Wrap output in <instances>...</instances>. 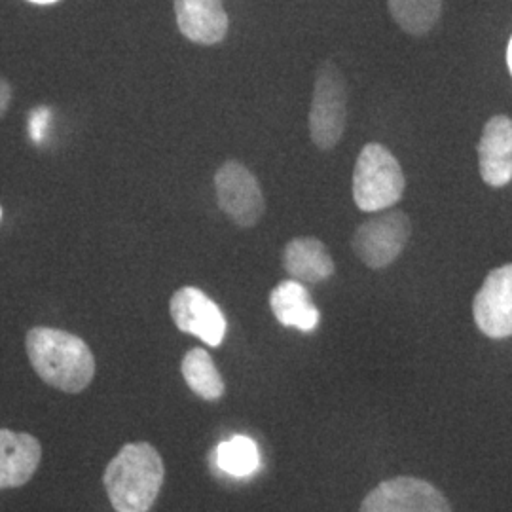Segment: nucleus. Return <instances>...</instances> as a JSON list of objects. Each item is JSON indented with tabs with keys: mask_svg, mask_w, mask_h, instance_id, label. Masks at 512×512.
<instances>
[{
	"mask_svg": "<svg viewBox=\"0 0 512 512\" xmlns=\"http://www.w3.org/2000/svg\"><path fill=\"white\" fill-rule=\"evenodd\" d=\"M27 355L38 378L65 393H80L92 384L95 359L88 344L65 330L35 327L27 332Z\"/></svg>",
	"mask_w": 512,
	"mask_h": 512,
	"instance_id": "obj_1",
	"label": "nucleus"
},
{
	"mask_svg": "<svg viewBox=\"0 0 512 512\" xmlns=\"http://www.w3.org/2000/svg\"><path fill=\"white\" fill-rule=\"evenodd\" d=\"M165 467L148 442L126 444L103 475L105 490L116 512H148L164 484Z\"/></svg>",
	"mask_w": 512,
	"mask_h": 512,
	"instance_id": "obj_2",
	"label": "nucleus"
},
{
	"mask_svg": "<svg viewBox=\"0 0 512 512\" xmlns=\"http://www.w3.org/2000/svg\"><path fill=\"white\" fill-rule=\"evenodd\" d=\"M403 167L378 143H368L353 171V200L365 213H378L401 202L404 192Z\"/></svg>",
	"mask_w": 512,
	"mask_h": 512,
	"instance_id": "obj_3",
	"label": "nucleus"
},
{
	"mask_svg": "<svg viewBox=\"0 0 512 512\" xmlns=\"http://www.w3.org/2000/svg\"><path fill=\"white\" fill-rule=\"evenodd\" d=\"M348 122V92L340 69L325 61L319 65L313 84L310 109V135L313 145L321 150L336 147Z\"/></svg>",
	"mask_w": 512,
	"mask_h": 512,
	"instance_id": "obj_4",
	"label": "nucleus"
},
{
	"mask_svg": "<svg viewBox=\"0 0 512 512\" xmlns=\"http://www.w3.org/2000/svg\"><path fill=\"white\" fill-rule=\"evenodd\" d=\"M412 236V222L408 215L395 209L363 222L351 239L357 258L372 270L391 266Z\"/></svg>",
	"mask_w": 512,
	"mask_h": 512,
	"instance_id": "obj_5",
	"label": "nucleus"
},
{
	"mask_svg": "<svg viewBox=\"0 0 512 512\" xmlns=\"http://www.w3.org/2000/svg\"><path fill=\"white\" fill-rule=\"evenodd\" d=\"M215 190L220 209L241 228H251L264 217L266 202L260 183L236 160L220 165L215 173Z\"/></svg>",
	"mask_w": 512,
	"mask_h": 512,
	"instance_id": "obj_6",
	"label": "nucleus"
},
{
	"mask_svg": "<svg viewBox=\"0 0 512 512\" xmlns=\"http://www.w3.org/2000/svg\"><path fill=\"white\" fill-rule=\"evenodd\" d=\"M361 512H452V509L433 484L399 476L385 480L366 495Z\"/></svg>",
	"mask_w": 512,
	"mask_h": 512,
	"instance_id": "obj_7",
	"label": "nucleus"
},
{
	"mask_svg": "<svg viewBox=\"0 0 512 512\" xmlns=\"http://www.w3.org/2000/svg\"><path fill=\"white\" fill-rule=\"evenodd\" d=\"M476 327L494 340L512 336V264L495 268L473 302Z\"/></svg>",
	"mask_w": 512,
	"mask_h": 512,
	"instance_id": "obj_8",
	"label": "nucleus"
},
{
	"mask_svg": "<svg viewBox=\"0 0 512 512\" xmlns=\"http://www.w3.org/2000/svg\"><path fill=\"white\" fill-rule=\"evenodd\" d=\"M177 329L198 336L211 348H219L226 336V317L219 306L196 287H183L169 304Z\"/></svg>",
	"mask_w": 512,
	"mask_h": 512,
	"instance_id": "obj_9",
	"label": "nucleus"
},
{
	"mask_svg": "<svg viewBox=\"0 0 512 512\" xmlns=\"http://www.w3.org/2000/svg\"><path fill=\"white\" fill-rule=\"evenodd\" d=\"M482 181L501 188L512 181V120L505 114L490 118L478 143Z\"/></svg>",
	"mask_w": 512,
	"mask_h": 512,
	"instance_id": "obj_10",
	"label": "nucleus"
},
{
	"mask_svg": "<svg viewBox=\"0 0 512 512\" xmlns=\"http://www.w3.org/2000/svg\"><path fill=\"white\" fill-rule=\"evenodd\" d=\"M177 27L184 38L202 46L220 44L230 29L222 0H175Z\"/></svg>",
	"mask_w": 512,
	"mask_h": 512,
	"instance_id": "obj_11",
	"label": "nucleus"
},
{
	"mask_svg": "<svg viewBox=\"0 0 512 512\" xmlns=\"http://www.w3.org/2000/svg\"><path fill=\"white\" fill-rule=\"evenodd\" d=\"M42 446L29 433L0 429V490L19 488L37 473Z\"/></svg>",
	"mask_w": 512,
	"mask_h": 512,
	"instance_id": "obj_12",
	"label": "nucleus"
},
{
	"mask_svg": "<svg viewBox=\"0 0 512 512\" xmlns=\"http://www.w3.org/2000/svg\"><path fill=\"white\" fill-rule=\"evenodd\" d=\"M283 268L300 283L327 281L336 270L327 245L317 238L291 239L283 251Z\"/></svg>",
	"mask_w": 512,
	"mask_h": 512,
	"instance_id": "obj_13",
	"label": "nucleus"
},
{
	"mask_svg": "<svg viewBox=\"0 0 512 512\" xmlns=\"http://www.w3.org/2000/svg\"><path fill=\"white\" fill-rule=\"evenodd\" d=\"M270 306L274 311L275 319L283 327L311 332L317 329L321 321V313L311 302L306 285L294 279L283 281L275 287L270 294Z\"/></svg>",
	"mask_w": 512,
	"mask_h": 512,
	"instance_id": "obj_14",
	"label": "nucleus"
},
{
	"mask_svg": "<svg viewBox=\"0 0 512 512\" xmlns=\"http://www.w3.org/2000/svg\"><path fill=\"white\" fill-rule=\"evenodd\" d=\"M181 370L184 382L203 401H217L224 395V380L205 349H190L184 355Z\"/></svg>",
	"mask_w": 512,
	"mask_h": 512,
	"instance_id": "obj_15",
	"label": "nucleus"
},
{
	"mask_svg": "<svg viewBox=\"0 0 512 512\" xmlns=\"http://www.w3.org/2000/svg\"><path fill=\"white\" fill-rule=\"evenodd\" d=\"M391 18L412 37L433 31L442 16V0H387Z\"/></svg>",
	"mask_w": 512,
	"mask_h": 512,
	"instance_id": "obj_16",
	"label": "nucleus"
},
{
	"mask_svg": "<svg viewBox=\"0 0 512 512\" xmlns=\"http://www.w3.org/2000/svg\"><path fill=\"white\" fill-rule=\"evenodd\" d=\"M217 465L228 475H253L260 465V452L255 440L238 435L222 442L217 448Z\"/></svg>",
	"mask_w": 512,
	"mask_h": 512,
	"instance_id": "obj_17",
	"label": "nucleus"
},
{
	"mask_svg": "<svg viewBox=\"0 0 512 512\" xmlns=\"http://www.w3.org/2000/svg\"><path fill=\"white\" fill-rule=\"evenodd\" d=\"M48 122H50V110L48 109H37L31 118H29V135L33 139V143L40 145L42 139H44V133L48 129Z\"/></svg>",
	"mask_w": 512,
	"mask_h": 512,
	"instance_id": "obj_18",
	"label": "nucleus"
},
{
	"mask_svg": "<svg viewBox=\"0 0 512 512\" xmlns=\"http://www.w3.org/2000/svg\"><path fill=\"white\" fill-rule=\"evenodd\" d=\"M10 99H12V88H10V84L0 82V116L8 109Z\"/></svg>",
	"mask_w": 512,
	"mask_h": 512,
	"instance_id": "obj_19",
	"label": "nucleus"
},
{
	"mask_svg": "<svg viewBox=\"0 0 512 512\" xmlns=\"http://www.w3.org/2000/svg\"><path fill=\"white\" fill-rule=\"evenodd\" d=\"M507 65H509V71L512 74V38L511 42H509V48H507Z\"/></svg>",
	"mask_w": 512,
	"mask_h": 512,
	"instance_id": "obj_20",
	"label": "nucleus"
},
{
	"mask_svg": "<svg viewBox=\"0 0 512 512\" xmlns=\"http://www.w3.org/2000/svg\"><path fill=\"white\" fill-rule=\"evenodd\" d=\"M29 2H33V4H40V6H48V4H55V2H59V0H29Z\"/></svg>",
	"mask_w": 512,
	"mask_h": 512,
	"instance_id": "obj_21",
	"label": "nucleus"
},
{
	"mask_svg": "<svg viewBox=\"0 0 512 512\" xmlns=\"http://www.w3.org/2000/svg\"><path fill=\"white\" fill-rule=\"evenodd\" d=\"M0 215H2V211H0Z\"/></svg>",
	"mask_w": 512,
	"mask_h": 512,
	"instance_id": "obj_22",
	"label": "nucleus"
}]
</instances>
